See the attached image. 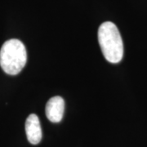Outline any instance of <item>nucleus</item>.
I'll use <instances>...</instances> for the list:
<instances>
[{
    "mask_svg": "<svg viewBox=\"0 0 147 147\" xmlns=\"http://www.w3.org/2000/svg\"><path fill=\"white\" fill-rule=\"evenodd\" d=\"M98 41L102 54L109 62H120L123 56V42L119 29L113 22L106 21L100 25Z\"/></svg>",
    "mask_w": 147,
    "mask_h": 147,
    "instance_id": "nucleus-1",
    "label": "nucleus"
},
{
    "mask_svg": "<svg viewBox=\"0 0 147 147\" xmlns=\"http://www.w3.org/2000/svg\"><path fill=\"white\" fill-rule=\"evenodd\" d=\"M26 61V49L21 41L12 38L3 44L0 50V66L6 74L10 75L19 74Z\"/></svg>",
    "mask_w": 147,
    "mask_h": 147,
    "instance_id": "nucleus-2",
    "label": "nucleus"
},
{
    "mask_svg": "<svg viewBox=\"0 0 147 147\" xmlns=\"http://www.w3.org/2000/svg\"><path fill=\"white\" fill-rule=\"evenodd\" d=\"M65 111V100L61 96H53L47 101L46 105V115L53 123H59L63 118Z\"/></svg>",
    "mask_w": 147,
    "mask_h": 147,
    "instance_id": "nucleus-3",
    "label": "nucleus"
},
{
    "mask_svg": "<svg viewBox=\"0 0 147 147\" xmlns=\"http://www.w3.org/2000/svg\"><path fill=\"white\" fill-rule=\"evenodd\" d=\"M26 132L27 139L30 143L37 145L42 140V128L38 117L32 114L30 115L26 121Z\"/></svg>",
    "mask_w": 147,
    "mask_h": 147,
    "instance_id": "nucleus-4",
    "label": "nucleus"
}]
</instances>
